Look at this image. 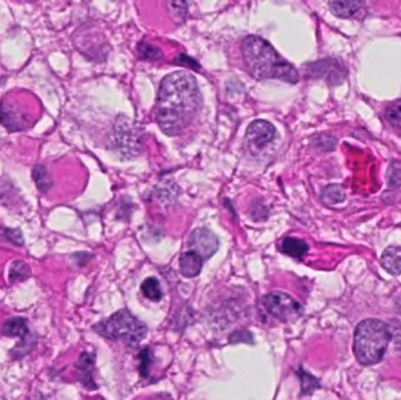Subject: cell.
Here are the masks:
<instances>
[{
  "label": "cell",
  "instance_id": "obj_1",
  "mask_svg": "<svg viewBox=\"0 0 401 400\" xmlns=\"http://www.w3.org/2000/svg\"><path fill=\"white\" fill-rule=\"evenodd\" d=\"M201 106V93L195 77L177 71L162 80L158 102L156 121L167 135L185 131L195 118Z\"/></svg>",
  "mask_w": 401,
  "mask_h": 400
},
{
  "label": "cell",
  "instance_id": "obj_2",
  "mask_svg": "<svg viewBox=\"0 0 401 400\" xmlns=\"http://www.w3.org/2000/svg\"><path fill=\"white\" fill-rule=\"evenodd\" d=\"M243 58L250 75L258 80L277 79L297 84L300 75L294 65L280 57L273 45L263 38L250 36L242 43Z\"/></svg>",
  "mask_w": 401,
  "mask_h": 400
},
{
  "label": "cell",
  "instance_id": "obj_3",
  "mask_svg": "<svg viewBox=\"0 0 401 400\" xmlns=\"http://www.w3.org/2000/svg\"><path fill=\"white\" fill-rule=\"evenodd\" d=\"M391 340L388 325L379 320H365L354 333V355L363 365H373L383 360Z\"/></svg>",
  "mask_w": 401,
  "mask_h": 400
},
{
  "label": "cell",
  "instance_id": "obj_4",
  "mask_svg": "<svg viewBox=\"0 0 401 400\" xmlns=\"http://www.w3.org/2000/svg\"><path fill=\"white\" fill-rule=\"evenodd\" d=\"M95 333L107 340H122L128 345H138L148 333V328L131 311L122 309L95 324Z\"/></svg>",
  "mask_w": 401,
  "mask_h": 400
},
{
  "label": "cell",
  "instance_id": "obj_5",
  "mask_svg": "<svg viewBox=\"0 0 401 400\" xmlns=\"http://www.w3.org/2000/svg\"><path fill=\"white\" fill-rule=\"evenodd\" d=\"M264 308L271 316L283 323L292 322L303 313V308L289 293L271 291L262 298Z\"/></svg>",
  "mask_w": 401,
  "mask_h": 400
},
{
  "label": "cell",
  "instance_id": "obj_6",
  "mask_svg": "<svg viewBox=\"0 0 401 400\" xmlns=\"http://www.w3.org/2000/svg\"><path fill=\"white\" fill-rule=\"evenodd\" d=\"M113 146L125 158H134L141 151L140 133L128 118L121 117L114 126Z\"/></svg>",
  "mask_w": 401,
  "mask_h": 400
},
{
  "label": "cell",
  "instance_id": "obj_7",
  "mask_svg": "<svg viewBox=\"0 0 401 400\" xmlns=\"http://www.w3.org/2000/svg\"><path fill=\"white\" fill-rule=\"evenodd\" d=\"M190 252H195L203 261L209 259L217 252L219 247V239L213 232L206 228H197L190 234L188 239Z\"/></svg>",
  "mask_w": 401,
  "mask_h": 400
},
{
  "label": "cell",
  "instance_id": "obj_8",
  "mask_svg": "<svg viewBox=\"0 0 401 400\" xmlns=\"http://www.w3.org/2000/svg\"><path fill=\"white\" fill-rule=\"evenodd\" d=\"M276 136V128L265 120H256L251 122L246 129V140L250 145L260 148L273 141Z\"/></svg>",
  "mask_w": 401,
  "mask_h": 400
},
{
  "label": "cell",
  "instance_id": "obj_9",
  "mask_svg": "<svg viewBox=\"0 0 401 400\" xmlns=\"http://www.w3.org/2000/svg\"><path fill=\"white\" fill-rule=\"evenodd\" d=\"M94 365L95 355L89 352L81 353L78 364H77V376H78L79 382L88 390H95L98 387L93 378Z\"/></svg>",
  "mask_w": 401,
  "mask_h": 400
},
{
  "label": "cell",
  "instance_id": "obj_10",
  "mask_svg": "<svg viewBox=\"0 0 401 400\" xmlns=\"http://www.w3.org/2000/svg\"><path fill=\"white\" fill-rule=\"evenodd\" d=\"M330 10L339 18H361L365 14V4L358 1H334Z\"/></svg>",
  "mask_w": 401,
  "mask_h": 400
},
{
  "label": "cell",
  "instance_id": "obj_11",
  "mask_svg": "<svg viewBox=\"0 0 401 400\" xmlns=\"http://www.w3.org/2000/svg\"><path fill=\"white\" fill-rule=\"evenodd\" d=\"M203 259L195 252H187L180 257V271L187 279H194L201 274Z\"/></svg>",
  "mask_w": 401,
  "mask_h": 400
},
{
  "label": "cell",
  "instance_id": "obj_12",
  "mask_svg": "<svg viewBox=\"0 0 401 400\" xmlns=\"http://www.w3.org/2000/svg\"><path fill=\"white\" fill-rule=\"evenodd\" d=\"M384 269L392 275L401 274V247H388L381 257Z\"/></svg>",
  "mask_w": 401,
  "mask_h": 400
},
{
  "label": "cell",
  "instance_id": "obj_13",
  "mask_svg": "<svg viewBox=\"0 0 401 400\" xmlns=\"http://www.w3.org/2000/svg\"><path fill=\"white\" fill-rule=\"evenodd\" d=\"M0 121L10 131H21L26 127V122L18 112L9 106H0Z\"/></svg>",
  "mask_w": 401,
  "mask_h": 400
},
{
  "label": "cell",
  "instance_id": "obj_14",
  "mask_svg": "<svg viewBox=\"0 0 401 400\" xmlns=\"http://www.w3.org/2000/svg\"><path fill=\"white\" fill-rule=\"evenodd\" d=\"M282 250L294 259H302L309 252V246L303 239L287 237L282 243Z\"/></svg>",
  "mask_w": 401,
  "mask_h": 400
},
{
  "label": "cell",
  "instance_id": "obj_15",
  "mask_svg": "<svg viewBox=\"0 0 401 400\" xmlns=\"http://www.w3.org/2000/svg\"><path fill=\"white\" fill-rule=\"evenodd\" d=\"M3 335L7 337L24 338L28 335V326L24 318H11L4 323Z\"/></svg>",
  "mask_w": 401,
  "mask_h": 400
},
{
  "label": "cell",
  "instance_id": "obj_16",
  "mask_svg": "<svg viewBox=\"0 0 401 400\" xmlns=\"http://www.w3.org/2000/svg\"><path fill=\"white\" fill-rule=\"evenodd\" d=\"M322 200L326 205H339L346 200V193L341 185H327L322 193Z\"/></svg>",
  "mask_w": 401,
  "mask_h": 400
},
{
  "label": "cell",
  "instance_id": "obj_17",
  "mask_svg": "<svg viewBox=\"0 0 401 400\" xmlns=\"http://www.w3.org/2000/svg\"><path fill=\"white\" fill-rule=\"evenodd\" d=\"M141 291L145 298L152 302H160L163 298V293L161 290V284L159 279L155 277H148L141 284Z\"/></svg>",
  "mask_w": 401,
  "mask_h": 400
},
{
  "label": "cell",
  "instance_id": "obj_18",
  "mask_svg": "<svg viewBox=\"0 0 401 400\" xmlns=\"http://www.w3.org/2000/svg\"><path fill=\"white\" fill-rule=\"evenodd\" d=\"M32 176H33L34 183L40 192L46 193L51 189L52 180L48 175V168L45 166H34Z\"/></svg>",
  "mask_w": 401,
  "mask_h": 400
},
{
  "label": "cell",
  "instance_id": "obj_19",
  "mask_svg": "<svg viewBox=\"0 0 401 400\" xmlns=\"http://www.w3.org/2000/svg\"><path fill=\"white\" fill-rule=\"evenodd\" d=\"M31 276L30 266L24 261H16L10 266L9 277L12 283L21 282Z\"/></svg>",
  "mask_w": 401,
  "mask_h": 400
},
{
  "label": "cell",
  "instance_id": "obj_20",
  "mask_svg": "<svg viewBox=\"0 0 401 400\" xmlns=\"http://www.w3.org/2000/svg\"><path fill=\"white\" fill-rule=\"evenodd\" d=\"M297 374L300 377V384H302V394H311L319 387V382L317 378H314L312 374H307V371L300 370Z\"/></svg>",
  "mask_w": 401,
  "mask_h": 400
},
{
  "label": "cell",
  "instance_id": "obj_21",
  "mask_svg": "<svg viewBox=\"0 0 401 400\" xmlns=\"http://www.w3.org/2000/svg\"><path fill=\"white\" fill-rule=\"evenodd\" d=\"M385 117L395 129L401 131V101H395L386 108Z\"/></svg>",
  "mask_w": 401,
  "mask_h": 400
},
{
  "label": "cell",
  "instance_id": "obj_22",
  "mask_svg": "<svg viewBox=\"0 0 401 400\" xmlns=\"http://www.w3.org/2000/svg\"><path fill=\"white\" fill-rule=\"evenodd\" d=\"M138 55L145 60H158L162 57V52L159 48L147 43H141L138 46Z\"/></svg>",
  "mask_w": 401,
  "mask_h": 400
},
{
  "label": "cell",
  "instance_id": "obj_23",
  "mask_svg": "<svg viewBox=\"0 0 401 400\" xmlns=\"http://www.w3.org/2000/svg\"><path fill=\"white\" fill-rule=\"evenodd\" d=\"M169 9H170V14L172 19L177 23H182L186 19L187 12H188V5L182 1H174V3H168Z\"/></svg>",
  "mask_w": 401,
  "mask_h": 400
},
{
  "label": "cell",
  "instance_id": "obj_24",
  "mask_svg": "<svg viewBox=\"0 0 401 400\" xmlns=\"http://www.w3.org/2000/svg\"><path fill=\"white\" fill-rule=\"evenodd\" d=\"M153 364V355L149 350L148 347H145L140 353V374L142 377L149 376V372H150V367Z\"/></svg>",
  "mask_w": 401,
  "mask_h": 400
},
{
  "label": "cell",
  "instance_id": "obj_25",
  "mask_svg": "<svg viewBox=\"0 0 401 400\" xmlns=\"http://www.w3.org/2000/svg\"><path fill=\"white\" fill-rule=\"evenodd\" d=\"M229 342L231 344L236 343H253V333L250 331H246V330H240V331H235V333H231V336L229 337Z\"/></svg>",
  "mask_w": 401,
  "mask_h": 400
},
{
  "label": "cell",
  "instance_id": "obj_26",
  "mask_svg": "<svg viewBox=\"0 0 401 400\" xmlns=\"http://www.w3.org/2000/svg\"><path fill=\"white\" fill-rule=\"evenodd\" d=\"M3 236L9 242L13 243L14 246H23L24 239L19 229H4Z\"/></svg>",
  "mask_w": 401,
  "mask_h": 400
},
{
  "label": "cell",
  "instance_id": "obj_27",
  "mask_svg": "<svg viewBox=\"0 0 401 400\" xmlns=\"http://www.w3.org/2000/svg\"><path fill=\"white\" fill-rule=\"evenodd\" d=\"M176 63H180V64L186 65L187 67L194 68V70H199V65L196 63L194 59L188 57V55H185V54H181L179 59L176 60Z\"/></svg>",
  "mask_w": 401,
  "mask_h": 400
}]
</instances>
